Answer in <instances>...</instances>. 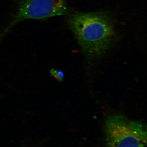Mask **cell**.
<instances>
[{"label":"cell","mask_w":147,"mask_h":147,"mask_svg":"<svg viewBox=\"0 0 147 147\" xmlns=\"http://www.w3.org/2000/svg\"><path fill=\"white\" fill-rule=\"evenodd\" d=\"M68 24L82 51L89 58L104 55L115 42L114 24L104 13L75 12L69 17Z\"/></svg>","instance_id":"1"},{"label":"cell","mask_w":147,"mask_h":147,"mask_svg":"<svg viewBox=\"0 0 147 147\" xmlns=\"http://www.w3.org/2000/svg\"><path fill=\"white\" fill-rule=\"evenodd\" d=\"M106 147H144L147 145L146 125L125 116L112 114L104 123Z\"/></svg>","instance_id":"2"},{"label":"cell","mask_w":147,"mask_h":147,"mask_svg":"<svg viewBox=\"0 0 147 147\" xmlns=\"http://www.w3.org/2000/svg\"><path fill=\"white\" fill-rule=\"evenodd\" d=\"M66 12L65 0H20L10 23L0 33V40L21 21L42 20L63 15Z\"/></svg>","instance_id":"3"},{"label":"cell","mask_w":147,"mask_h":147,"mask_svg":"<svg viewBox=\"0 0 147 147\" xmlns=\"http://www.w3.org/2000/svg\"><path fill=\"white\" fill-rule=\"evenodd\" d=\"M50 73L51 74V75L55 77V79H57L59 82H61L63 81L64 77V74L63 71L53 69H51Z\"/></svg>","instance_id":"4"}]
</instances>
